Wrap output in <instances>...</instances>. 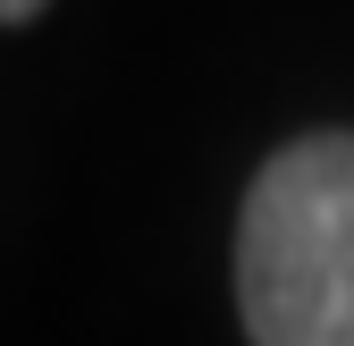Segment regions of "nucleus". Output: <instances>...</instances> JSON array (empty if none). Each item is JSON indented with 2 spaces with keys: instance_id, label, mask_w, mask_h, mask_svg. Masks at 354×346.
I'll list each match as a JSON object with an SVG mask.
<instances>
[{
  "instance_id": "f03ea898",
  "label": "nucleus",
  "mask_w": 354,
  "mask_h": 346,
  "mask_svg": "<svg viewBox=\"0 0 354 346\" xmlns=\"http://www.w3.org/2000/svg\"><path fill=\"white\" fill-rule=\"evenodd\" d=\"M42 9H51V0H0V26H34Z\"/></svg>"
},
{
  "instance_id": "f257e3e1",
  "label": "nucleus",
  "mask_w": 354,
  "mask_h": 346,
  "mask_svg": "<svg viewBox=\"0 0 354 346\" xmlns=\"http://www.w3.org/2000/svg\"><path fill=\"white\" fill-rule=\"evenodd\" d=\"M236 321L253 346H354V136L321 127L253 169L236 211Z\"/></svg>"
}]
</instances>
